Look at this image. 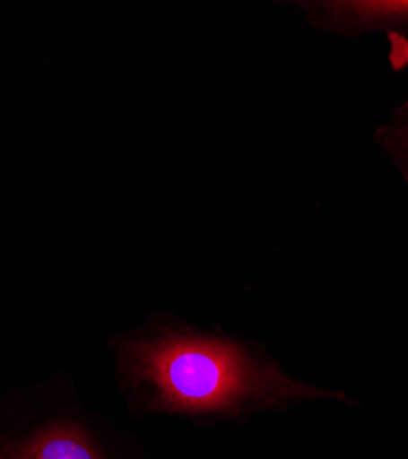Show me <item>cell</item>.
I'll return each instance as SVG.
<instances>
[{"mask_svg":"<svg viewBox=\"0 0 408 459\" xmlns=\"http://www.w3.org/2000/svg\"><path fill=\"white\" fill-rule=\"evenodd\" d=\"M127 408L142 417L247 423L308 403L355 404L343 390L291 375L250 338L206 331L166 313L109 342Z\"/></svg>","mask_w":408,"mask_h":459,"instance_id":"obj_1","label":"cell"},{"mask_svg":"<svg viewBox=\"0 0 408 459\" xmlns=\"http://www.w3.org/2000/svg\"><path fill=\"white\" fill-rule=\"evenodd\" d=\"M0 459H152L133 434L54 378L0 403Z\"/></svg>","mask_w":408,"mask_h":459,"instance_id":"obj_2","label":"cell"},{"mask_svg":"<svg viewBox=\"0 0 408 459\" xmlns=\"http://www.w3.org/2000/svg\"><path fill=\"white\" fill-rule=\"evenodd\" d=\"M296 6L313 28L343 37L408 31V0H308Z\"/></svg>","mask_w":408,"mask_h":459,"instance_id":"obj_3","label":"cell"},{"mask_svg":"<svg viewBox=\"0 0 408 459\" xmlns=\"http://www.w3.org/2000/svg\"><path fill=\"white\" fill-rule=\"evenodd\" d=\"M376 142L408 180V101L399 105L390 122L376 131Z\"/></svg>","mask_w":408,"mask_h":459,"instance_id":"obj_4","label":"cell"}]
</instances>
